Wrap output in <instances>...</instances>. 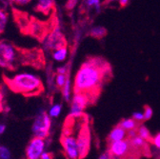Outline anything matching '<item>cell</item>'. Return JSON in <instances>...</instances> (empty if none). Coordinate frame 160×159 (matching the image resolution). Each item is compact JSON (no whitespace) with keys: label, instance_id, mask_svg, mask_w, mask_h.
<instances>
[{"label":"cell","instance_id":"1","mask_svg":"<svg viewBox=\"0 0 160 159\" xmlns=\"http://www.w3.org/2000/svg\"><path fill=\"white\" fill-rule=\"evenodd\" d=\"M110 72V66L101 58H92L79 68L73 79V92L92 95L100 90L103 80Z\"/></svg>","mask_w":160,"mask_h":159},{"label":"cell","instance_id":"2","mask_svg":"<svg viewBox=\"0 0 160 159\" xmlns=\"http://www.w3.org/2000/svg\"><path fill=\"white\" fill-rule=\"evenodd\" d=\"M5 81L12 92L24 95H34L43 91L41 78L32 72H18L12 77H6Z\"/></svg>","mask_w":160,"mask_h":159},{"label":"cell","instance_id":"3","mask_svg":"<svg viewBox=\"0 0 160 159\" xmlns=\"http://www.w3.org/2000/svg\"><path fill=\"white\" fill-rule=\"evenodd\" d=\"M19 52L10 42L0 41V68L13 70L19 62Z\"/></svg>","mask_w":160,"mask_h":159},{"label":"cell","instance_id":"4","mask_svg":"<svg viewBox=\"0 0 160 159\" xmlns=\"http://www.w3.org/2000/svg\"><path fill=\"white\" fill-rule=\"evenodd\" d=\"M91 102L92 94L83 92H74L71 100V111L69 113V117L80 118L84 116V111Z\"/></svg>","mask_w":160,"mask_h":159},{"label":"cell","instance_id":"5","mask_svg":"<svg viewBox=\"0 0 160 159\" xmlns=\"http://www.w3.org/2000/svg\"><path fill=\"white\" fill-rule=\"evenodd\" d=\"M52 127V119L49 114L45 112H39L33 120L32 126V132L33 136L47 139L50 135Z\"/></svg>","mask_w":160,"mask_h":159},{"label":"cell","instance_id":"6","mask_svg":"<svg viewBox=\"0 0 160 159\" xmlns=\"http://www.w3.org/2000/svg\"><path fill=\"white\" fill-rule=\"evenodd\" d=\"M44 151H46L45 139L33 136L26 147L25 156L28 159H40Z\"/></svg>","mask_w":160,"mask_h":159},{"label":"cell","instance_id":"7","mask_svg":"<svg viewBox=\"0 0 160 159\" xmlns=\"http://www.w3.org/2000/svg\"><path fill=\"white\" fill-rule=\"evenodd\" d=\"M61 144L66 154L67 158L77 159L79 158L78 146H77V138L72 133L65 132L61 137Z\"/></svg>","mask_w":160,"mask_h":159},{"label":"cell","instance_id":"8","mask_svg":"<svg viewBox=\"0 0 160 159\" xmlns=\"http://www.w3.org/2000/svg\"><path fill=\"white\" fill-rule=\"evenodd\" d=\"M132 147L129 139L126 137L122 140L112 141L110 142L109 153L112 158H123L131 153Z\"/></svg>","mask_w":160,"mask_h":159},{"label":"cell","instance_id":"9","mask_svg":"<svg viewBox=\"0 0 160 159\" xmlns=\"http://www.w3.org/2000/svg\"><path fill=\"white\" fill-rule=\"evenodd\" d=\"M43 44L46 49H48L49 51H52L60 46L66 45V41L60 29L56 28L46 36Z\"/></svg>","mask_w":160,"mask_h":159},{"label":"cell","instance_id":"10","mask_svg":"<svg viewBox=\"0 0 160 159\" xmlns=\"http://www.w3.org/2000/svg\"><path fill=\"white\" fill-rule=\"evenodd\" d=\"M77 138V146H78V152L79 158L85 157L90 149V133L89 130L84 126L79 131Z\"/></svg>","mask_w":160,"mask_h":159},{"label":"cell","instance_id":"11","mask_svg":"<svg viewBox=\"0 0 160 159\" xmlns=\"http://www.w3.org/2000/svg\"><path fill=\"white\" fill-rule=\"evenodd\" d=\"M69 50L66 45L60 46L52 51V57L56 62H64L68 57Z\"/></svg>","mask_w":160,"mask_h":159},{"label":"cell","instance_id":"12","mask_svg":"<svg viewBox=\"0 0 160 159\" xmlns=\"http://www.w3.org/2000/svg\"><path fill=\"white\" fill-rule=\"evenodd\" d=\"M53 6H54L53 0H36L35 9L39 12L49 14L52 11Z\"/></svg>","mask_w":160,"mask_h":159},{"label":"cell","instance_id":"13","mask_svg":"<svg viewBox=\"0 0 160 159\" xmlns=\"http://www.w3.org/2000/svg\"><path fill=\"white\" fill-rule=\"evenodd\" d=\"M127 137V132L119 125H117L116 127H114L112 132L109 134V142L112 141H117V140H122V139H125Z\"/></svg>","mask_w":160,"mask_h":159},{"label":"cell","instance_id":"14","mask_svg":"<svg viewBox=\"0 0 160 159\" xmlns=\"http://www.w3.org/2000/svg\"><path fill=\"white\" fill-rule=\"evenodd\" d=\"M129 141H130V144H131V147H132V151H140V150H146L147 148V141L144 140L143 138H141L139 135H135L132 138H128Z\"/></svg>","mask_w":160,"mask_h":159},{"label":"cell","instance_id":"15","mask_svg":"<svg viewBox=\"0 0 160 159\" xmlns=\"http://www.w3.org/2000/svg\"><path fill=\"white\" fill-rule=\"evenodd\" d=\"M61 90H62V96L64 98V100L66 102H70L71 96H72V82L69 77H67L66 82L61 88Z\"/></svg>","mask_w":160,"mask_h":159},{"label":"cell","instance_id":"16","mask_svg":"<svg viewBox=\"0 0 160 159\" xmlns=\"http://www.w3.org/2000/svg\"><path fill=\"white\" fill-rule=\"evenodd\" d=\"M118 125L120 127H122L126 132H128L131 130H135L138 126V122H136L132 118H127V119H123Z\"/></svg>","mask_w":160,"mask_h":159},{"label":"cell","instance_id":"17","mask_svg":"<svg viewBox=\"0 0 160 159\" xmlns=\"http://www.w3.org/2000/svg\"><path fill=\"white\" fill-rule=\"evenodd\" d=\"M136 132H137V135H139L141 138H143L144 140H146L147 142L151 140L152 135H151L150 131L147 129L146 126H144V125H139V126H137Z\"/></svg>","mask_w":160,"mask_h":159},{"label":"cell","instance_id":"18","mask_svg":"<svg viewBox=\"0 0 160 159\" xmlns=\"http://www.w3.org/2000/svg\"><path fill=\"white\" fill-rule=\"evenodd\" d=\"M8 21H9V16L7 12L0 9V35L5 32L6 27L8 25Z\"/></svg>","mask_w":160,"mask_h":159},{"label":"cell","instance_id":"19","mask_svg":"<svg viewBox=\"0 0 160 159\" xmlns=\"http://www.w3.org/2000/svg\"><path fill=\"white\" fill-rule=\"evenodd\" d=\"M62 105L59 104V103H56V104H53L50 107L49 111H48V114L51 118H56L60 115L62 112Z\"/></svg>","mask_w":160,"mask_h":159},{"label":"cell","instance_id":"20","mask_svg":"<svg viewBox=\"0 0 160 159\" xmlns=\"http://www.w3.org/2000/svg\"><path fill=\"white\" fill-rule=\"evenodd\" d=\"M107 34V31L105 28L103 27H100V26H96V27H93L92 30H91V35L94 38H102L104 37L105 35Z\"/></svg>","mask_w":160,"mask_h":159},{"label":"cell","instance_id":"21","mask_svg":"<svg viewBox=\"0 0 160 159\" xmlns=\"http://www.w3.org/2000/svg\"><path fill=\"white\" fill-rule=\"evenodd\" d=\"M67 77H68L67 74H64V73H57L56 76H55V85H56V87L61 89V88L63 87V85L65 84V82H66Z\"/></svg>","mask_w":160,"mask_h":159},{"label":"cell","instance_id":"22","mask_svg":"<svg viewBox=\"0 0 160 159\" xmlns=\"http://www.w3.org/2000/svg\"><path fill=\"white\" fill-rule=\"evenodd\" d=\"M12 158V152L6 146H0V159H10Z\"/></svg>","mask_w":160,"mask_h":159},{"label":"cell","instance_id":"23","mask_svg":"<svg viewBox=\"0 0 160 159\" xmlns=\"http://www.w3.org/2000/svg\"><path fill=\"white\" fill-rule=\"evenodd\" d=\"M143 114H144V120H150V119L153 115V111H152V109L151 107L145 106L144 107V112H143Z\"/></svg>","mask_w":160,"mask_h":159},{"label":"cell","instance_id":"24","mask_svg":"<svg viewBox=\"0 0 160 159\" xmlns=\"http://www.w3.org/2000/svg\"><path fill=\"white\" fill-rule=\"evenodd\" d=\"M11 1L18 7H26L32 2V0H11Z\"/></svg>","mask_w":160,"mask_h":159},{"label":"cell","instance_id":"25","mask_svg":"<svg viewBox=\"0 0 160 159\" xmlns=\"http://www.w3.org/2000/svg\"><path fill=\"white\" fill-rule=\"evenodd\" d=\"M132 118L134 119V120L136 122H138V123L139 122H142V121H145L144 120V114H143V112H132Z\"/></svg>","mask_w":160,"mask_h":159},{"label":"cell","instance_id":"26","mask_svg":"<svg viewBox=\"0 0 160 159\" xmlns=\"http://www.w3.org/2000/svg\"><path fill=\"white\" fill-rule=\"evenodd\" d=\"M85 3L89 8H95V9H99L100 7V0H85Z\"/></svg>","mask_w":160,"mask_h":159},{"label":"cell","instance_id":"27","mask_svg":"<svg viewBox=\"0 0 160 159\" xmlns=\"http://www.w3.org/2000/svg\"><path fill=\"white\" fill-rule=\"evenodd\" d=\"M150 141L156 149L160 150V132L157 133L154 137H152Z\"/></svg>","mask_w":160,"mask_h":159},{"label":"cell","instance_id":"28","mask_svg":"<svg viewBox=\"0 0 160 159\" xmlns=\"http://www.w3.org/2000/svg\"><path fill=\"white\" fill-rule=\"evenodd\" d=\"M31 27H32V28L34 29V30H32V33H36L37 35H39L40 32H43V31H42V29H41V25H40L38 22L35 23V24H32Z\"/></svg>","mask_w":160,"mask_h":159},{"label":"cell","instance_id":"29","mask_svg":"<svg viewBox=\"0 0 160 159\" xmlns=\"http://www.w3.org/2000/svg\"><path fill=\"white\" fill-rule=\"evenodd\" d=\"M67 72H68V69H67V66H60L56 69V72L57 73H64V74H67Z\"/></svg>","mask_w":160,"mask_h":159},{"label":"cell","instance_id":"30","mask_svg":"<svg viewBox=\"0 0 160 159\" xmlns=\"http://www.w3.org/2000/svg\"><path fill=\"white\" fill-rule=\"evenodd\" d=\"M52 157H53V156L52 155L51 152L44 151L43 153L41 154V156H40V159H51V158H52Z\"/></svg>","mask_w":160,"mask_h":159},{"label":"cell","instance_id":"31","mask_svg":"<svg viewBox=\"0 0 160 159\" xmlns=\"http://www.w3.org/2000/svg\"><path fill=\"white\" fill-rule=\"evenodd\" d=\"M99 158L100 159H109V158H112V157H111V154L109 153V152H107L102 153L101 155L99 156Z\"/></svg>","mask_w":160,"mask_h":159},{"label":"cell","instance_id":"32","mask_svg":"<svg viewBox=\"0 0 160 159\" xmlns=\"http://www.w3.org/2000/svg\"><path fill=\"white\" fill-rule=\"evenodd\" d=\"M130 2V0H119V5L120 7H126Z\"/></svg>","mask_w":160,"mask_h":159},{"label":"cell","instance_id":"33","mask_svg":"<svg viewBox=\"0 0 160 159\" xmlns=\"http://www.w3.org/2000/svg\"><path fill=\"white\" fill-rule=\"evenodd\" d=\"M6 132V125L0 123V135H2Z\"/></svg>","mask_w":160,"mask_h":159},{"label":"cell","instance_id":"34","mask_svg":"<svg viewBox=\"0 0 160 159\" xmlns=\"http://www.w3.org/2000/svg\"><path fill=\"white\" fill-rule=\"evenodd\" d=\"M2 98H3V95H2L1 92H0V102H1V101H2Z\"/></svg>","mask_w":160,"mask_h":159},{"label":"cell","instance_id":"35","mask_svg":"<svg viewBox=\"0 0 160 159\" xmlns=\"http://www.w3.org/2000/svg\"><path fill=\"white\" fill-rule=\"evenodd\" d=\"M106 2H112V1H113V0H105Z\"/></svg>","mask_w":160,"mask_h":159}]
</instances>
